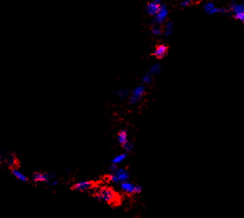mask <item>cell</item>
Wrapping results in <instances>:
<instances>
[{
    "mask_svg": "<svg viewBox=\"0 0 244 218\" xmlns=\"http://www.w3.org/2000/svg\"><path fill=\"white\" fill-rule=\"evenodd\" d=\"M93 195L98 200L104 202L112 203L117 200V194L112 189L109 187H100L97 188L93 191Z\"/></svg>",
    "mask_w": 244,
    "mask_h": 218,
    "instance_id": "cell-1",
    "label": "cell"
},
{
    "mask_svg": "<svg viewBox=\"0 0 244 218\" xmlns=\"http://www.w3.org/2000/svg\"><path fill=\"white\" fill-rule=\"evenodd\" d=\"M129 173L124 168H118L117 171L112 174L110 176V181L113 183H122L125 181H128L129 179Z\"/></svg>",
    "mask_w": 244,
    "mask_h": 218,
    "instance_id": "cell-2",
    "label": "cell"
},
{
    "mask_svg": "<svg viewBox=\"0 0 244 218\" xmlns=\"http://www.w3.org/2000/svg\"><path fill=\"white\" fill-rule=\"evenodd\" d=\"M144 94H145V87L143 85H139V86L135 87L132 90L131 95H130L129 99H128L129 104H131V105L138 104Z\"/></svg>",
    "mask_w": 244,
    "mask_h": 218,
    "instance_id": "cell-3",
    "label": "cell"
},
{
    "mask_svg": "<svg viewBox=\"0 0 244 218\" xmlns=\"http://www.w3.org/2000/svg\"><path fill=\"white\" fill-rule=\"evenodd\" d=\"M169 9H168V8H167V6L162 3V6H161L159 12L153 17V24H155V25H160L162 23H164V22L166 21L168 16H169Z\"/></svg>",
    "mask_w": 244,
    "mask_h": 218,
    "instance_id": "cell-4",
    "label": "cell"
},
{
    "mask_svg": "<svg viewBox=\"0 0 244 218\" xmlns=\"http://www.w3.org/2000/svg\"><path fill=\"white\" fill-rule=\"evenodd\" d=\"M32 179L34 182L49 183L51 180L55 179V176L54 174H49L46 172H34Z\"/></svg>",
    "mask_w": 244,
    "mask_h": 218,
    "instance_id": "cell-5",
    "label": "cell"
},
{
    "mask_svg": "<svg viewBox=\"0 0 244 218\" xmlns=\"http://www.w3.org/2000/svg\"><path fill=\"white\" fill-rule=\"evenodd\" d=\"M120 188L122 191H124L128 194H133V193H140L142 191V187L140 186L135 185L133 183L129 181H125L120 184Z\"/></svg>",
    "mask_w": 244,
    "mask_h": 218,
    "instance_id": "cell-6",
    "label": "cell"
},
{
    "mask_svg": "<svg viewBox=\"0 0 244 218\" xmlns=\"http://www.w3.org/2000/svg\"><path fill=\"white\" fill-rule=\"evenodd\" d=\"M161 6H162V3L159 0H154L153 2H149L146 5V12L148 15L154 17L159 12Z\"/></svg>",
    "mask_w": 244,
    "mask_h": 218,
    "instance_id": "cell-7",
    "label": "cell"
},
{
    "mask_svg": "<svg viewBox=\"0 0 244 218\" xmlns=\"http://www.w3.org/2000/svg\"><path fill=\"white\" fill-rule=\"evenodd\" d=\"M91 188H92V183L91 181H79V182L75 183V185L72 186V190L83 192V191L91 190Z\"/></svg>",
    "mask_w": 244,
    "mask_h": 218,
    "instance_id": "cell-8",
    "label": "cell"
},
{
    "mask_svg": "<svg viewBox=\"0 0 244 218\" xmlns=\"http://www.w3.org/2000/svg\"><path fill=\"white\" fill-rule=\"evenodd\" d=\"M168 54V47L165 44H158L155 47L153 54L158 59L164 58Z\"/></svg>",
    "mask_w": 244,
    "mask_h": 218,
    "instance_id": "cell-9",
    "label": "cell"
},
{
    "mask_svg": "<svg viewBox=\"0 0 244 218\" xmlns=\"http://www.w3.org/2000/svg\"><path fill=\"white\" fill-rule=\"evenodd\" d=\"M117 142L119 143V145L121 146H124L125 144L128 142V135H127V131L124 129H122V130H120L118 131V133H117Z\"/></svg>",
    "mask_w": 244,
    "mask_h": 218,
    "instance_id": "cell-10",
    "label": "cell"
},
{
    "mask_svg": "<svg viewBox=\"0 0 244 218\" xmlns=\"http://www.w3.org/2000/svg\"><path fill=\"white\" fill-rule=\"evenodd\" d=\"M12 174L15 178L18 180V181H23V182H26V181H28V177L26 176L25 175L23 174V172H21L19 170L16 169V168H13L12 169Z\"/></svg>",
    "mask_w": 244,
    "mask_h": 218,
    "instance_id": "cell-11",
    "label": "cell"
},
{
    "mask_svg": "<svg viewBox=\"0 0 244 218\" xmlns=\"http://www.w3.org/2000/svg\"><path fill=\"white\" fill-rule=\"evenodd\" d=\"M173 33V22L168 21L165 23L164 28V37H169Z\"/></svg>",
    "mask_w": 244,
    "mask_h": 218,
    "instance_id": "cell-12",
    "label": "cell"
},
{
    "mask_svg": "<svg viewBox=\"0 0 244 218\" xmlns=\"http://www.w3.org/2000/svg\"><path fill=\"white\" fill-rule=\"evenodd\" d=\"M127 158V153L125 152V153H121L119 155H117V156H115L112 160V164H115V165H118L120 163H122L125 159Z\"/></svg>",
    "mask_w": 244,
    "mask_h": 218,
    "instance_id": "cell-13",
    "label": "cell"
},
{
    "mask_svg": "<svg viewBox=\"0 0 244 218\" xmlns=\"http://www.w3.org/2000/svg\"><path fill=\"white\" fill-rule=\"evenodd\" d=\"M116 95L118 98H119L120 100H123V99H126L129 96L130 92L129 90L126 89V88H122V89H119V90H117V92H116Z\"/></svg>",
    "mask_w": 244,
    "mask_h": 218,
    "instance_id": "cell-14",
    "label": "cell"
},
{
    "mask_svg": "<svg viewBox=\"0 0 244 218\" xmlns=\"http://www.w3.org/2000/svg\"><path fill=\"white\" fill-rule=\"evenodd\" d=\"M215 8L216 7H215V5L212 2H208V3H206L205 5L203 6V9L208 14H213Z\"/></svg>",
    "mask_w": 244,
    "mask_h": 218,
    "instance_id": "cell-15",
    "label": "cell"
},
{
    "mask_svg": "<svg viewBox=\"0 0 244 218\" xmlns=\"http://www.w3.org/2000/svg\"><path fill=\"white\" fill-rule=\"evenodd\" d=\"M161 71V65L158 63H156V64H153L152 66L150 67V69L148 70V73H150L151 75H157V74H159Z\"/></svg>",
    "mask_w": 244,
    "mask_h": 218,
    "instance_id": "cell-16",
    "label": "cell"
},
{
    "mask_svg": "<svg viewBox=\"0 0 244 218\" xmlns=\"http://www.w3.org/2000/svg\"><path fill=\"white\" fill-rule=\"evenodd\" d=\"M152 81H153V75H151L150 73H148V72L146 73L145 75L143 76V78H142V82L143 84H146V85L150 84Z\"/></svg>",
    "mask_w": 244,
    "mask_h": 218,
    "instance_id": "cell-17",
    "label": "cell"
},
{
    "mask_svg": "<svg viewBox=\"0 0 244 218\" xmlns=\"http://www.w3.org/2000/svg\"><path fill=\"white\" fill-rule=\"evenodd\" d=\"M6 162L8 163L9 166H13L16 164V158L13 155H8V156L5 158Z\"/></svg>",
    "mask_w": 244,
    "mask_h": 218,
    "instance_id": "cell-18",
    "label": "cell"
},
{
    "mask_svg": "<svg viewBox=\"0 0 244 218\" xmlns=\"http://www.w3.org/2000/svg\"><path fill=\"white\" fill-rule=\"evenodd\" d=\"M151 33H152L153 35L158 36L163 33V30H162V28L159 27V25H154L153 28H152V29H151Z\"/></svg>",
    "mask_w": 244,
    "mask_h": 218,
    "instance_id": "cell-19",
    "label": "cell"
},
{
    "mask_svg": "<svg viewBox=\"0 0 244 218\" xmlns=\"http://www.w3.org/2000/svg\"><path fill=\"white\" fill-rule=\"evenodd\" d=\"M122 148L124 149V151H126V153H128V152H131L133 149V143L132 141H128L127 143L125 144L124 146H122Z\"/></svg>",
    "mask_w": 244,
    "mask_h": 218,
    "instance_id": "cell-20",
    "label": "cell"
},
{
    "mask_svg": "<svg viewBox=\"0 0 244 218\" xmlns=\"http://www.w3.org/2000/svg\"><path fill=\"white\" fill-rule=\"evenodd\" d=\"M117 169H118V167H117V165H115V164H112L109 167V171H110V172L112 173V174H113V173H115V172L117 171Z\"/></svg>",
    "mask_w": 244,
    "mask_h": 218,
    "instance_id": "cell-21",
    "label": "cell"
},
{
    "mask_svg": "<svg viewBox=\"0 0 244 218\" xmlns=\"http://www.w3.org/2000/svg\"><path fill=\"white\" fill-rule=\"evenodd\" d=\"M190 4H192V2L191 1H189V0H186V1H183L180 3V7H187V6L190 5Z\"/></svg>",
    "mask_w": 244,
    "mask_h": 218,
    "instance_id": "cell-22",
    "label": "cell"
},
{
    "mask_svg": "<svg viewBox=\"0 0 244 218\" xmlns=\"http://www.w3.org/2000/svg\"><path fill=\"white\" fill-rule=\"evenodd\" d=\"M234 18H236V20L241 21V22H244V13L237 14V15H234Z\"/></svg>",
    "mask_w": 244,
    "mask_h": 218,
    "instance_id": "cell-23",
    "label": "cell"
},
{
    "mask_svg": "<svg viewBox=\"0 0 244 218\" xmlns=\"http://www.w3.org/2000/svg\"><path fill=\"white\" fill-rule=\"evenodd\" d=\"M48 184H49V185L50 186H56L58 184V181H57V180H55V179L51 180V181H49V182L48 183Z\"/></svg>",
    "mask_w": 244,
    "mask_h": 218,
    "instance_id": "cell-24",
    "label": "cell"
},
{
    "mask_svg": "<svg viewBox=\"0 0 244 218\" xmlns=\"http://www.w3.org/2000/svg\"><path fill=\"white\" fill-rule=\"evenodd\" d=\"M241 5H242V7H243V8H244V2L242 3V4H241Z\"/></svg>",
    "mask_w": 244,
    "mask_h": 218,
    "instance_id": "cell-25",
    "label": "cell"
}]
</instances>
